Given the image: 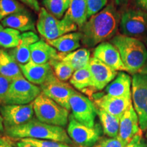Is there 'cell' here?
Returning a JSON list of instances; mask_svg holds the SVG:
<instances>
[{"label":"cell","instance_id":"cell-1","mask_svg":"<svg viewBox=\"0 0 147 147\" xmlns=\"http://www.w3.org/2000/svg\"><path fill=\"white\" fill-rule=\"evenodd\" d=\"M120 19L121 13L115 5L113 3L108 4L79 27L82 45L91 48L111 40L117 35Z\"/></svg>","mask_w":147,"mask_h":147},{"label":"cell","instance_id":"cell-2","mask_svg":"<svg viewBox=\"0 0 147 147\" xmlns=\"http://www.w3.org/2000/svg\"><path fill=\"white\" fill-rule=\"evenodd\" d=\"M5 131L8 137L13 139L49 140L73 144V141L63 127L44 123L37 118H33L21 125L5 129Z\"/></svg>","mask_w":147,"mask_h":147},{"label":"cell","instance_id":"cell-3","mask_svg":"<svg viewBox=\"0 0 147 147\" xmlns=\"http://www.w3.org/2000/svg\"><path fill=\"white\" fill-rule=\"evenodd\" d=\"M110 42L117 48L126 71L132 75L138 73L147 60V49L138 38L117 34Z\"/></svg>","mask_w":147,"mask_h":147},{"label":"cell","instance_id":"cell-4","mask_svg":"<svg viewBox=\"0 0 147 147\" xmlns=\"http://www.w3.org/2000/svg\"><path fill=\"white\" fill-rule=\"evenodd\" d=\"M36 118L44 123L64 127L69 120V110L61 106L51 98L41 93L34 102Z\"/></svg>","mask_w":147,"mask_h":147},{"label":"cell","instance_id":"cell-5","mask_svg":"<svg viewBox=\"0 0 147 147\" xmlns=\"http://www.w3.org/2000/svg\"><path fill=\"white\" fill-rule=\"evenodd\" d=\"M41 93V88L22 76L11 82L8 91L0 104L1 105H26L34 102Z\"/></svg>","mask_w":147,"mask_h":147},{"label":"cell","instance_id":"cell-6","mask_svg":"<svg viewBox=\"0 0 147 147\" xmlns=\"http://www.w3.org/2000/svg\"><path fill=\"white\" fill-rule=\"evenodd\" d=\"M36 27L40 35L49 40H55L69 32H75L78 26L63 18L58 19L49 13L45 8H41L38 14Z\"/></svg>","mask_w":147,"mask_h":147},{"label":"cell","instance_id":"cell-7","mask_svg":"<svg viewBox=\"0 0 147 147\" xmlns=\"http://www.w3.org/2000/svg\"><path fill=\"white\" fill-rule=\"evenodd\" d=\"M121 34L141 40L147 36V12L127 8L121 13Z\"/></svg>","mask_w":147,"mask_h":147},{"label":"cell","instance_id":"cell-8","mask_svg":"<svg viewBox=\"0 0 147 147\" xmlns=\"http://www.w3.org/2000/svg\"><path fill=\"white\" fill-rule=\"evenodd\" d=\"M102 127L99 123L89 127L75 120L72 115L69 116L67 133L80 147H93L102 138Z\"/></svg>","mask_w":147,"mask_h":147},{"label":"cell","instance_id":"cell-9","mask_svg":"<svg viewBox=\"0 0 147 147\" xmlns=\"http://www.w3.org/2000/svg\"><path fill=\"white\" fill-rule=\"evenodd\" d=\"M131 97L134 108L142 131L147 129V75L136 74L132 76Z\"/></svg>","mask_w":147,"mask_h":147},{"label":"cell","instance_id":"cell-10","mask_svg":"<svg viewBox=\"0 0 147 147\" xmlns=\"http://www.w3.org/2000/svg\"><path fill=\"white\" fill-rule=\"evenodd\" d=\"M69 107L75 120L89 127H94L97 107L87 97L75 91L69 99Z\"/></svg>","mask_w":147,"mask_h":147},{"label":"cell","instance_id":"cell-11","mask_svg":"<svg viewBox=\"0 0 147 147\" xmlns=\"http://www.w3.org/2000/svg\"><path fill=\"white\" fill-rule=\"evenodd\" d=\"M0 113L5 129L21 125L34 118V104L26 105H1Z\"/></svg>","mask_w":147,"mask_h":147},{"label":"cell","instance_id":"cell-12","mask_svg":"<svg viewBox=\"0 0 147 147\" xmlns=\"http://www.w3.org/2000/svg\"><path fill=\"white\" fill-rule=\"evenodd\" d=\"M42 93L59 104L61 106L69 110V99L75 90L63 81L55 77L45 84L40 86Z\"/></svg>","mask_w":147,"mask_h":147},{"label":"cell","instance_id":"cell-13","mask_svg":"<svg viewBox=\"0 0 147 147\" xmlns=\"http://www.w3.org/2000/svg\"><path fill=\"white\" fill-rule=\"evenodd\" d=\"M92 96L97 108L105 110L119 119L132 104L131 99L110 96L103 93H95Z\"/></svg>","mask_w":147,"mask_h":147},{"label":"cell","instance_id":"cell-14","mask_svg":"<svg viewBox=\"0 0 147 147\" xmlns=\"http://www.w3.org/2000/svg\"><path fill=\"white\" fill-rule=\"evenodd\" d=\"M93 81V88L95 91H101L106 87L118 74L117 71L112 69L96 58L91 57L89 63Z\"/></svg>","mask_w":147,"mask_h":147},{"label":"cell","instance_id":"cell-15","mask_svg":"<svg viewBox=\"0 0 147 147\" xmlns=\"http://www.w3.org/2000/svg\"><path fill=\"white\" fill-rule=\"evenodd\" d=\"M19 66L25 78L36 85L41 86L56 77L52 66L49 63L36 64L30 61L29 63Z\"/></svg>","mask_w":147,"mask_h":147},{"label":"cell","instance_id":"cell-16","mask_svg":"<svg viewBox=\"0 0 147 147\" xmlns=\"http://www.w3.org/2000/svg\"><path fill=\"white\" fill-rule=\"evenodd\" d=\"M93 57L116 71H126L119 50L111 42H102L97 45L93 51Z\"/></svg>","mask_w":147,"mask_h":147},{"label":"cell","instance_id":"cell-17","mask_svg":"<svg viewBox=\"0 0 147 147\" xmlns=\"http://www.w3.org/2000/svg\"><path fill=\"white\" fill-rule=\"evenodd\" d=\"M142 131L138 117L133 104H131L120 119L118 138L123 142L127 144L137 134Z\"/></svg>","mask_w":147,"mask_h":147},{"label":"cell","instance_id":"cell-18","mask_svg":"<svg viewBox=\"0 0 147 147\" xmlns=\"http://www.w3.org/2000/svg\"><path fill=\"white\" fill-rule=\"evenodd\" d=\"M39 37L34 32H27L21 34L18 46L9 53L18 65H24L31 61V46L39 41Z\"/></svg>","mask_w":147,"mask_h":147},{"label":"cell","instance_id":"cell-19","mask_svg":"<svg viewBox=\"0 0 147 147\" xmlns=\"http://www.w3.org/2000/svg\"><path fill=\"white\" fill-rule=\"evenodd\" d=\"M132 78L127 74L120 71L116 78L106 86V95L116 97H125L131 99Z\"/></svg>","mask_w":147,"mask_h":147},{"label":"cell","instance_id":"cell-20","mask_svg":"<svg viewBox=\"0 0 147 147\" xmlns=\"http://www.w3.org/2000/svg\"><path fill=\"white\" fill-rule=\"evenodd\" d=\"M1 23L5 27L16 29L19 32H34L36 31L34 18L27 10L7 16L1 21Z\"/></svg>","mask_w":147,"mask_h":147},{"label":"cell","instance_id":"cell-21","mask_svg":"<svg viewBox=\"0 0 147 147\" xmlns=\"http://www.w3.org/2000/svg\"><path fill=\"white\" fill-rule=\"evenodd\" d=\"M57 59V51L45 40H40L31 46V61L35 63H49L52 60Z\"/></svg>","mask_w":147,"mask_h":147},{"label":"cell","instance_id":"cell-22","mask_svg":"<svg viewBox=\"0 0 147 147\" xmlns=\"http://www.w3.org/2000/svg\"><path fill=\"white\" fill-rule=\"evenodd\" d=\"M81 40V33L72 32L66 34L55 40H49L48 43L61 53H69L78 49Z\"/></svg>","mask_w":147,"mask_h":147},{"label":"cell","instance_id":"cell-23","mask_svg":"<svg viewBox=\"0 0 147 147\" xmlns=\"http://www.w3.org/2000/svg\"><path fill=\"white\" fill-rule=\"evenodd\" d=\"M63 18L80 27L87 21V0H70L67 10Z\"/></svg>","mask_w":147,"mask_h":147},{"label":"cell","instance_id":"cell-24","mask_svg":"<svg viewBox=\"0 0 147 147\" xmlns=\"http://www.w3.org/2000/svg\"><path fill=\"white\" fill-rule=\"evenodd\" d=\"M90 55L91 53L89 49L82 48L69 53H59V59L68 64L76 71L89 65L91 59Z\"/></svg>","mask_w":147,"mask_h":147},{"label":"cell","instance_id":"cell-25","mask_svg":"<svg viewBox=\"0 0 147 147\" xmlns=\"http://www.w3.org/2000/svg\"><path fill=\"white\" fill-rule=\"evenodd\" d=\"M0 74L11 81L23 76L19 65L10 53L3 49H0Z\"/></svg>","mask_w":147,"mask_h":147},{"label":"cell","instance_id":"cell-26","mask_svg":"<svg viewBox=\"0 0 147 147\" xmlns=\"http://www.w3.org/2000/svg\"><path fill=\"white\" fill-rule=\"evenodd\" d=\"M97 114L102 124L104 134L109 138L118 137L120 119L98 108H97Z\"/></svg>","mask_w":147,"mask_h":147},{"label":"cell","instance_id":"cell-27","mask_svg":"<svg viewBox=\"0 0 147 147\" xmlns=\"http://www.w3.org/2000/svg\"><path fill=\"white\" fill-rule=\"evenodd\" d=\"M69 82L73 87L80 91H84L89 88H92L93 81L89 66L87 65L83 68L75 71L69 79Z\"/></svg>","mask_w":147,"mask_h":147},{"label":"cell","instance_id":"cell-28","mask_svg":"<svg viewBox=\"0 0 147 147\" xmlns=\"http://www.w3.org/2000/svg\"><path fill=\"white\" fill-rule=\"evenodd\" d=\"M21 36L19 31L5 27L0 23V47L14 49L17 47L19 43Z\"/></svg>","mask_w":147,"mask_h":147},{"label":"cell","instance_id":"cell-29","mask_svg":"<svg viewBox=\"0 0 147 147\" xmlns=\"http://www.w3.org/2000/svg\"><path fill=\"white\" fill-rule=\"evenodd\" d=\"M70 0H43L46 10L58 19L65 15Z\"/></svg>","mask_w":147,"mask_h":147},{"label":"cell","instance_id":"cell-30","mask_svg":"<svg viewBox=\"0 0 147 147\" xmlns=\"http://www.w3.org/2000/svg\"><path fill=\"white\" fill-rule=\"evenodd\" d=\"M52 66L55 76L61 81H67L71 78L75 70L62 60L53 59L49 63Z\"/></svg>","mask_w":147,"mask_h":147},{"label":"cell","instance_id":"cell-31","mask_svg":"<svg viewBox=\"0 0 147 147\" xmlns=\"http://www.w3.org/2000/svg\"><path fill=\"white\" fill-rule=\"evenodd\" d=\"M26 10L18 0H0V21L17 12Z\"/></svg>","mask_w":147,"mask_h":147},{"label":"cell","instance_id":"cell-32","mask_svg":"<svg viewBox=\"0 0 147 147\" xmlns=\"http://www.w3.org/2000/svg\"><path fill=\"white\" fill-rule=\"evenodd\" d=\"M20 140L34 145L36 147H75L62 142L49 140H39L34 138H23Z\"/></svg>","mask_w":147,"mask_h":147},{"label":"cell","instance_id":"cell-33","mask_svg":"<svg viewBox=\"0 0 147 147\" xmlns=\"http://www.w3.org/2000/svg\"><path fill=\"white\" fill-rule=\"evenodd\" d=\"M107 2L108 0H87V18H89L100 12L105 8Z\"/></svg>","mask_w":147,"mask_h":147},{"label":"cell","instance_id":"cell-34","mask_svg":"<svg viewBox=\"0 0 147 147\" xmlns=\"http://www.w3.org/2000/svg\"><path fill=\"white\" fill-rule=\"evenodd\" d=\"M126 145L118 137H102L93 147H125Z\"/></svg>","mask_w":147,"mask_h":147},{"label":"cell","instance_id":"cell-35","mask_svg":"<svg viewBox=\"0 0 147 147\" xmlns=\"http://www.w3.org/2000/svg\"><path fill=\"white\" fill-rule=\"evenodd\" d=\"M125 147H147V141L142 136V133L141 132V133L137 134L126 145Z\"/></svg>","mask_w":147,"mask_h":147},{"label":"cell","instance_id":"cell-36","mask_svg":"<svg viewBox=\"0 0 147 147\" xmlns=\"http://www.w3.org/2000/svg\"><path fill=\"white\" fill-rule=\"evenodd\" d=\"M11 80H9L3 75L0 74V102L6 95L7 92L10 87Z\"/></svg>","mask_w":147,"mask_h":147},{"label":"cell","instance_id":"cell-37","mask_svg":"<svg viewBox=\"0 0 147 147\" xmlns=\"http://www.w3.org/2000/svg\"><path fill=\"white\" fill-rule=\"evenodd\" d=\"M23 4L27 5L31 9L34 10L35 12H40V7L38 0H18Z\"/></svg>","mask_w":147,"mask_h":147},{"label":"cell","instance_id":"cell-38","mask_svg":"<svg viewBox=\"0 0 147 147\" xmlns=\"http://www.w3.org/2000/svg\"><path fill=\"white\" fill-rule=\"evenodd\" d=\"M135 3L140 10L147 12V0H135Z\"/></svg>","mask_w":147,"mask_h":147},{"label":"cell","instance_id":"cell-39","mask_svg":"<svg viewBox=\"0 0 147 147\" xmlns=\"http://www.w3.org/2000/svg\"><path fill=\"white\" fill-rule=\"evenodd\" d=\"M0 147H15L12 142L5 138L0 137Z\"/></svg>","mask_w":147,"mask_h":147},{"label":"cell","instance_id":"cell-40","mask_svg":"<svg viewBox=\"0 0 147 147\" xmlns=\"http://www.w3.org/2000/svg\"><path fill=\"white\" fill-rule=\"evenodd\" d=\"M113 3L117 7H125L128 4L129 0H112Z\"/></svg>","mask_w":147,"mask_h":147},{"label":"cell","instance_id":"cell-41","mask_svg":"<svg viewBox=\"0 0 147 147\" xmlns=\"http://www.w3.org/2000/svg\"><path fill=\"white\" fill-rule=\"evenodd\" d=\"M15 147H36L34 145L29 144V143L23 142V141L19 140L18 142L15 143Z\"/></svg>","mask_w":147,"mask_h":147},{"label":"cell","instance_id":"cell-42","mask_svg":"<svg viewBox=\"0 0 147 147\" xmlns=\"http://www.w3.org/2000/svg\"><path fill=\"white\" fill-rule=\"evenodd\" d=\"M142 75H147V60L145 62L144 65L141 67V69H140V71H138V73Z\"/></svg>","mask_w":147,"mask_h":147},{"label":"cell","instance_id":"cell-43","mask_svg":"<svg viewBox=\"0 0 147 147\" xmlns=\"http://www.w3.org/2000/svg\"><path fill=\"white\" fill-rule=\"evenodd\" d=\"M4 125H3V120L2 117H1V113H0V134H2L4 131Z\"/></svg>","mask_w":147,"mask_h":147},{"label":"cell","instance_id":"cell-44","mask_svg":"<svg viewBox=\"0 0 147 147\" xmlns=\"http://www.w3.org/2000/svg\"><path fill=\"white\" fill-rule=\"evenodd\" d=\"M140 40L143 42V43H144L145 47H146V48L147 49V36L144 37V38H142Z\"/></svg>","mask_w":147,"mask_h":147},{"label":"cell","instance_id":"cell-45","mask_svg":"<svg viewBox=\"0 0 147 147\" xmlns=\"http://www.w3.org/2000/svg\"><path fill=\"white\" fill-rule=\"evenodd\" d=\"M145 138L147 139V129H146V134H145Z\"/></svg>","mask_w":147,"mask_h":147}]
</instances>
